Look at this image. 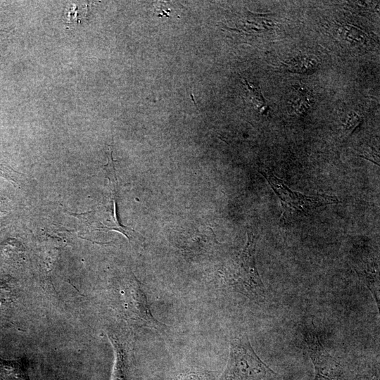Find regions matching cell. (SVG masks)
<instances>
[{
    "label": "cell",
    "mask_w": 380,
    "mask_h": 380,
    "mask_svg": "<svg viewBox=\"0 0 380 380\" xmlns=\"http://www.w3.org/2000/svg\"><path fill=\"white\" fill-rule=\"evenodd\" d=\"M219 380H282L257 355L246 335L230 341L226 368Z\"/></svg>",
    "instance_id": "6da1fadb"
},
{
    "label": "cell",
    "mask_w": 380,
    "mask_h": 380,
    "mask_svg": "<svg viewBox=\"0 0 380 380\" xmlns=\"http://www.w3.org/2000/svg\"><path fill=\"white\" fill-rule=\"evenodd\" d=\"M257 236L247 231V241L234 262V269L228 279L229 284L239 292L257 302L265 300L266 291L256 266Z\"/></svg>",
    "instance_id": "7a4b0ae2"
},
{
    "label": "cell",
    "mask_w": 380,
    "mask_h": 380,
    "mask_svg": "<svg viewBox=\"0 0 380 380\" xmlns=\"http://www.w3.org/2000/svg\"><path fill=\"white\" fill-rule=\"evenodd\" d=\"M267 180L273 191L279 198L284 212L289 215H304L320 206L338 203L336 196L317 195L307 196L291 190L281 179L271 172H260Z\"/></svg>",
    "instance_id": "3957f363"
},
{
    "label": "cell",
    "mask_w": 380,
    "mask_h": 380,
    "mask_svg": "<svg viewBox=\"0 0 380 380\" xmlns=\"http://www.w3.org/2000/svg\"><path fill=\"white\" fill-rule=\"evenodd\" d=\"M305 342L315 368L314 380H346L343 368L325 350L316 334L307 332Z\"/></svg>",
    "instance_id": "277c9868"
},
{
    "label": "cell",
    "mask_w": 380,
    "mask_h": 380,
    "mask_svg": "<svg viewBox=\"0 0 380 380\" xmlns=\"http://www.w3.org/2000/svg\"><path fill=\"white\" fill-rule=\"evenodd\" d=\"M129 294L130 311L133 317L141 321L151 329H161L163 324L153 316L146 297L138 283H134L128 291Z\"/></svg>",
    "instance_id": "5b68a950"
},
{
    "label": "cell",
    "mask_w": 380,
    "mask_h": 380,
    "mask_svg": "<svg viewBox=\"0 0 380 380\" xmlns=\"http://www.w3.org/2000/svg\"><path fill=\"white\" fill-rule=\"evenodd\" d=\"M0 380H30L24 360H0Z\"/></svg>",
    "instance_id": "8992f818"
},
{
    "label": "cell",
    "mask_w": 380,
    "mask_h": 380,
    "mask_svg": "<svg viewBox=\"0 0 380 380\" xmlns=\"http://www.w3.org/2000/svg\"><path fill=\"white\" fill-rule=\"evenodd\" d=\"M109 338L112 341L115 350V363L111 380H125L123 349L117 339L113 336H110Z\"/></svg>",
    "instance_id": "52a82bcc"
},
{
    "label": "cell",
    "mask_w": 380,
    "mask_h": 380,
    "mask_svg": "<svg viewBox=\"0 0 380 380\" xmlns=\"http://www.w3.org/2000/svg\"><path fill=\"white\" fill-rule=\"evenodd\" d=\"M172 380H214V377L207 371L188 369L178 373Z\"/></svg>",
    "instance_id": "ba28073f"
},
{
    "label": "cell",
    "mask_w": 380,
    "mask_h": 380,
    "mask_svg": "<svg viewBox=\"0 0 380 380\" xmlns=\"http://www.w3.org/2000/svg\"><path fill=\"white\" fill-rule=\"evenodd\" d=\"M355 380H379V374H376V373H374V374L365 376Z\"/></svg>",
    "instance_id": "9c48e42d"
}]
</instances>
